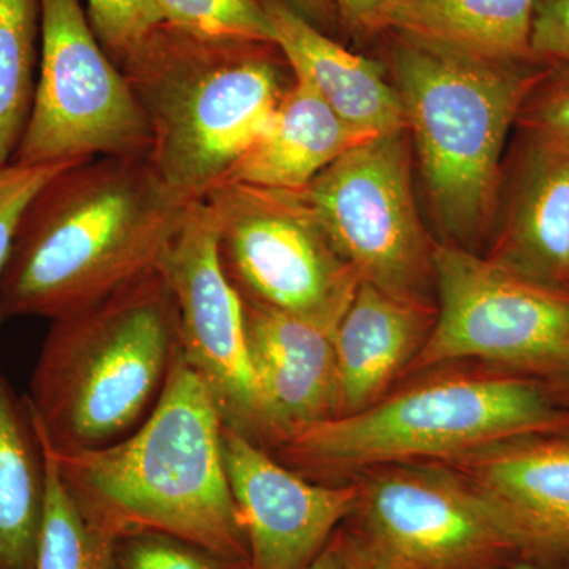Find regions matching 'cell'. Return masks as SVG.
<instances>
[{
  "label": "cell",
  "mask_w": 569,
  "mask_h": 569,
  "mask_svg": "<svg viewBox=\"0 0 569 569\" xmlns=\"http://www.w3.org/2000/svg\"><path fill=\"white\" fill-rule=\"evenodd\" d=\"M187 206L149 157L66 168L22 212L0 276V320H56L157 271Z\"/></svg>",
  "instance_id": "1"
},
{
  "label": "cell",
  "mask_w": 569,
  "mask_h": 569,
  "mask_svg": "<svg viewBox=\"0 0 569 569\" xmlns=\"http://www.w3.org/2000/svg\"><path fill=\"white\" fill-rule=\"evenodd\" d=\"M223 427L216 399L179 348L156 407L130 436L62 455L44 447L71 496L111 537L163 531L249 568L224 467Z\"/></svg>",
  "instance_id": "2"
},
{
  "label": "cell",
  "mask_w": 569,
  "mask_h": 569,
  "mask_svg": "<svg viewBox=\"0 0 569 569\" xmlns=\"http://www.w3.org/2000/svg\"><path fill=\"white\" fill-rule=\"evenodd\" d=\"M116 66L151 127L152 167L189 203L223 181L296 80L276 43L211 39L163 21Z\"/></svg>",
  "instance_id": "3"
},
{
  "label": "cell",
  "mask_w": 569,
  "mask_h": 569,
  "mask_svg": "<svg viewBox=\"0 0 569 569\" xmlns=\"http://www.w3.org/2000/svg\"><path fill=\"white\" fill-rule=\"evenodd\" d=\"M178 350V309L159 269L51 320L26 395L41 440L62 455L130 436Z\"/></svg>",
  "instance_id": "4"
},
{
  "label": "cell",
  "mask_w": 569,
  "mask_h": 569,
  "mask_svg": "<svg viewBox=\"0 0 569 569\" xmlns=\"http://www.w3.org/2000/svg\"><path fill=\"white\" fill-rule=\"evenodd\" d=\"M569 429V397L486 369L440 373L373 406L296 427L266 449L310 481L358 468L448 460L511 438Z\"/></svg>",
  "instance_id": "5"
},
{
  "label": "cell",
  "mask_w": 569,
  "mask_h": 569,
  "mask_svg": "<svg viewBox=\"0 0 569 569\" xmlns=\"http://www.w3.org/2000/svg\"><path fill=\"white\" fill-rule=\"evenodd\" d=\"M389 33L430 204L445 233L463 247L493 222L509 130L548 66L479 61Z\"/></svg>",
  "instance_id": "6"
},
{
  "label": "cell",
  "mask_w": 569,
  "mask_h": 569,
  "mask_svg": "<svg viewBox=\"0 0 569 569\" xmlns=\"http://www.w3.org/2000/svg\"><path fill=\"white\" fill-rule=\"evenodd\" d=\"M433 269L436 323L410 372L470 359L569 397V290L456 244H436Z\"/></svg>",
  "instance_id": "7"
},
{
  "label": "cell",
  "mask_w": 569,
  "mask_h": 569,
  "mask_svg": "<svg viewBox=\"0 0 569 569\" xmlns=\"http://www.w3.org/2000/svg\"><path fill=\"white\" fill-rule=\"evenodd\" d=\"M241 301L336 332L359 287L301 192L220 183L203 198Z\"/></svg>",
  "instance_id": "8"
},
{
  "label": "cell",
  "mask_w": 569,
  "mask_h": 569,
  "mask_svg": "<svg viewBox=\"0 0 569 569\" xmlns=\"http://www.w3.org/2000/svg\"><path fill=\"white\" fill-rule=\"evenodd\" d=\"M299 192L359 282L436 307V244L415 201L407 129L359 142Z\"/></svg>",
  "instance_id": "9"
},
{
  "label": "cell",
  "mask_w": 569,
  "mask_h": 569,
  "mask_svg": "<svg viewBox=\"0 0 569 569\" xmlns=\"http://www.w3.org/2000/svg\"><path fill=\"white\" fill-rule=\"evenodd\" d=\"M359 486L348 548L389 569H505L518 539L466 478L441 462L380 467Z\"/></svg>",
  "instance_id": "10"
},
{
  "label": "cell",
  "mask_w": 569,
  "mask_h": 569,
  "mask_svg": "<svg viewBox=\"0 0 569 569\" xmlns=\"http://www.w3.org/2000/svg\"><path fill=\"white\" fill-rule=\"evenodd\" d=\"M39 74L31 116L11 162L149 157L151 127L103 50L81 0H40Z\"/></svg>",
  "instance_id": "11"
},
{
  "label": "cell",
  "mask_w": 569,
  "mask_h": 569,
  "mask_svg": "<svg viewBox=\"0 0 569 569\" xmlns=\"http://www.w3.org/2000/svg\"><path fill=\"white\" fill-rule=\"evenodd\" d=\"M159 271L174 296L187 365L211 391L224 425L268 447L271 422L247 348L241 298L220 266L216 223L204 200L187 206Z\"/></svg>",
  "instance_id": "12"
},
{
  "label": "cell",
  "mask_w": 569,
  "mask_h": 569,
  "mask_svg": "<svg viewBox=\"0 0 569 569\" xmlns=\"http://www.w3.org/2000/svg\"><path fill=\"white\" fill-rule=\"evenodd\" d=\"M223 458L249 569H302L353 515L359 486L310 481L233 427Z\"/></svg>",
  "instance_id": "13"
},
{
  "label": "cell",
  "mask_w": 569,
  "mask_h": 569,
  "mask_svg": "<svg viewBox=\"0 0 569 569\" xmlns=\"http://www.w3.org/2000/svg\"><path fill=\"white\" fill-rule=\"evenodd\" d=\"M441 463L496 509L522 559H569V429L511 438Z\"/></svg>",
  "instance_id": "14"
},
{
  "label": "cell",
  "mask_w": 569,
  "mask_h": 569,
  "mask_svg": "<svg viewBox=\"0 0 569 569\" xmlns=\"http://www.w3.org/2000/svg\"><path fill=\"white\" fill-rule=\"evenodd\" d=\"M242 302L247 348L271 422L269 447L296 427L340 417L336 332Z\"/></svg>",
  "instance_id": "15"
},
{
  "label": "cell",
  "mask_w": 569,
  "mask_h": 569,
  "mask_svg": "<svg viewBox=\"0 0 569 569\" xmlns=\"http://www.w3.org/2000/svg\"><path fill=\"white\" fill-rule=\"evenodd\" d=\"M261 3L295 77L309 82L343 122L365 138L407 129L402 100L383 67L346 50L283 0Z\"/></svg>",
  "instance_id": "16"
},
{
  "label": "cell",
  "mask_w": 569,
  "mask_h": 569,
  "mask_svg": "<svg viewBox=\"0 0 569 569\" xmlns=\"http://www.w3.org/2000/svg\"><path fill=\"white\" fill-rule=\"evenodd\" d=\"M522 138L500 234L488 257L569 290V153Z\"/></svg>",
  "instance_id": "17"
},
{
  "label": "cell",
  "mask_w": 569,
  "mask_h": 569,
  "mask_svg": "<svg viewBox=\"0 0 569 569\" xmlns=\"http://www.w3.org/2000/svg\"><path fill=\"white\" fill-rule=\"evenodd\" d=\"M437 307L417 305L359 282L336 329L342 413L373 406L410 367L436 323Z\"/></svg>",
  "instance_id": "18"
},
{
  "label": "cell",
  "mask_w": 569,
  "mask_h": 569,
  "mask_svg": "<svg viewBox=\"0 0 569 569\" xmlns=\"http://www.w3.org/2000/svg\"><path fill=\"white\" fill-rule=\"evenodd\" d=\"M366 140L370 138L361 137L343 122L309 82L296 78L264 132L236 160L220 183L299 192L340 156Z\"/></svg>",
  "instance_id": "19"
},
{
  "label": "cell",
  "mask_w": 569,
  "mask_h": 569,
  "mask_svg": "<svg viewBox=\"0 0 569 569\" xmlns=\"http://www.w3.org/2000/svg\"><path fill=\"white\" fill-rule=\"evenodd\" d=\"M535 2L402 0L388 32L479 61L531 62Z\"/></svg>",
  "instance_id": "20"
},
{
  "label": "cell",
  "mask_w": 569,
  "mask_h": 569,
  "mask_svg": "<svg viewBox=\"0 0 569 569\" xmlns=\"http://www.w3.org/2000/svg\"><path fill=\"white\" fill-rule=\"evenodd\" d=\"M44 498L47 456L31 407L0 366V569L36 567Z\"/></svg>",
  "instance_id": "21"
},
{
  "label": "cell",
  "mask_w": 569,
  "mask_h": 569,
  "mask_svg": "<svg viewBox=\"0 0 569 569\" xmlns=\"http://www.w3.org/2000/svg\"><path fill=\"white\" fill-rule=\"evenodd\" d=\"M40 37V0H0V167L13 159L31 116Z\"/></svg>",
  "instance_id": "22"
},
{
  "label": "cell",
  "mask_w": 569,
  "mask_h": 569,
  "mask_svg": "<svg viewBox=\"0 0 569 569\" xmlns=\"http://www.w3.org/2000/svg\"><path fill=\"white\" fill-rule=\"evenodd\" d=\"M43 448L47 498L33 569H110L111 535L78 505Z\"/></svg>",
  "instance_id": "23"
},
{
  "label": "cell",
  "mask_w": 569,
  "mask_h": 569,
  "mask_svg": "<svg viewBox=\"0 0 569 569\" xmlns=\"http://www.w3.org/2000/svg\"><path fill=\"white\" fill-rule=\"evenodd\" d=\"M167 24L211 39L274 43L261 0H156Z\"/></svg>",
  "instance_id": "24"
},
{
  "label": "cell",
  "mask_w": 569,
  "mask_h": 569,
  "mask_svg": "<svg viewBox=\"0 0 569 569\" xmlns=\"http://www.w3.org/2000/svg\"><path fill=\"white\" fill-rule=\"evenodd\" d=\"M110 569H249L213 550L156 530L112 535Z\"/></svg>",
  "instance_id": "25"
},
{
  "label": "cell",
  "mask_w": 569,
  "mask_h": 569,
  "mask_svg": "<svg viewBox=\"0 0 569 569\" xmlns=\"http://www.w3.org/2000/svg\"><path fill=\"white\" fill-rule=\"evenodd\" d=\"M516 126L526 137L569 153V66H548Z\"/></svg>",
  "instance_id": "26"
},
{
  "label": "cell",
  "mask_w": 569,
  "mask_h": 569,
  "mask_svg": "<svg viewBox=\"0 0 569 569\" xmlns=\"http://www.w3.org/2000/svg\"><path fill=\"white\" fill-rule=\"evenodd\" d=\"M86 14L93 33L114 63L141 37L162 22L156 0H88Z\"/></svg>",
  "instance_id": "27"
},
{
  "label": "cell",
  "mask_w": 569,
  "mask_h": 569,
  "mask_svg": "<svg viewBox=\"0 0 569 569\" xmlns=\"http://www.w3.org/2000/svg\"><path fill=\"white\" fill-rule=\"evenodd\" d=\"M74 163L78 162L47 164L10 162L0 167V276L9 260L22 212L44 183Z\"/></svg>",
  "instance_id": "28"
},
{
  "label": "cell",
  "mask_w": 569,
  "mask_h": 569,
  "mask_svg": "<svg viewBox=\"0 0 569 569\" xmlns=\"http://www.w3.org/2000/svg\"><path fill=\"white\" fill-rule=\"evenodd\" d=\"M531 51L545 66H569V0L535 2Z\"/></svg>",
  "instance_id": "29"
},
{
  "label": "cell",
  "mask_w": 569,
  "mask_h": 569,
  "mask_svg": "<svg viewBox=\"0 0 569 569\" xmlns=\"http://www.w3.org/2000/svg\"><path fill=\"white\" fill-rule=\"evenodd\" d=\"M340 24L351 32L372 36L388 32L389 22L402 0H331Z\"/></svg>",
  "instance_id": "30"
},
{
  "label": "cell",
  "mask_w": 569,
  "mask_h": 569,
  "mask_svg": "<svg viewBox=\"0 0 569 569\" xmlns=\"http://www.w3.org/2000/svg\"><path fill=\"white\" fill-rule=\"evenodd\" d=\"M283 2L328 36L340 24L339 14L331 0H283Z\"/></svg>",
  "instance_id": "31"
},
{
  "label": "cell",
  "mask_w": 569,
  "mask_h": 569,
  "mask_svg": "<svg viewBox=\"0 0 569 569\" xmlns=\"http://www.w3.org/2000/svg\"><path fill=\"white\" fill-rule=\"evenodd\" d=\"M353 557L347 548L340 530L332 537L329 545L302 569H353Z\"/></svg>",
  "instance_id": "32"
},
{
  "label": "cell",
  "mask_w": 569,
  "mask_h": 569,
  "mask_svg": "<svg viewBox=\"0 0 569 569\" xmlns=\"http://www.w3.org/2000/svg\"><path fill=\"white\" fill-rule=\"evenodd\" d=\"M505 569H569V559L553 561L520 559Z\"/></svg>",
  "instance_id": "33"
},
{
  "label": "cell",
  "mask_w": 569,
  "mask_h": 569,
  "mask_svg": "<svg viewBox=\"0 0 569 569\" xmlns=\"http://www.w3.org/2000/svg\"><path fill=\"white\" fill-rule=\"evenodd\" d=\"M347 548H348V546H347ZM348 550H350V548H348ZM350 553H351V557H353V563H355L353 569H389L387 567V565L378 563V561H376V560H369V559H365V557L355 556V553L351 552V550H350Z\"/></svg>",
  "instance_id": "34"
}]
</instances>
